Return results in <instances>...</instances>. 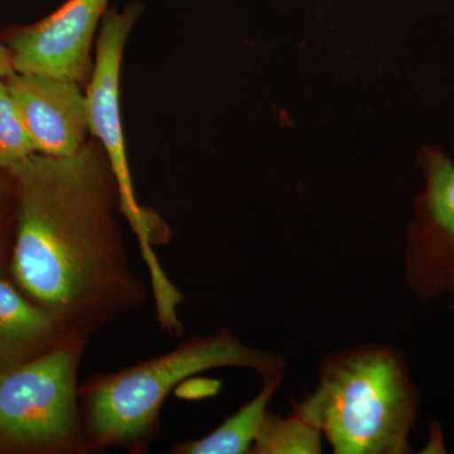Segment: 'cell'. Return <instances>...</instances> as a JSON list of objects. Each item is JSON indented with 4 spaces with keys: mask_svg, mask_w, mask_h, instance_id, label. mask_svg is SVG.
<instances>
[{
    "mask_svg": "<svg viewBox=\"0 0 454 454\" xmlns=\"http://www.w3.org/2000/svg\"><path fill=\"white\" fill-rule=\"evenodd\" d=\"M7 172L14 197L11 273L27 297L89 336L145 303V284L131 271L116 220L121 191L97 139L71 157L35 153Z\"/></svg>",
    "mask_w": 454,
    "mask_h": 454,
    "instance_id": "obj_1",
    "label": "cell"
},
{
    "mask_svg": "<svg viewBox=\"0 0 454 454\" xmlns=\"http://www.w3.org/2000/svg\"><path fill=\"white\" fill-rule=\"evenodd\" d=\"M14 74L13 61H12V53L8 47L0 44V76L7 77Z\"/></svg>",
    "mask_w": 454,
    "mask_h": 454,
    "instance_id": "obj_13",
    "label": "cell"
},
{
    "mask_svg": "<svg viewBox=\"0 0 454 454\" xmlns=\"http://www.w3.org/2000/svg\"><path fill=\"white\" fill-rule=\"evenodd\" d=\"M5 80L38 154L64 158L82 151L90 134L82 83L18 73Z\"/></svg>",
    "mask_w": 454,
    "mask_h": 454,
    "instance_id": "obj_8",
    "label": "cell"
},
{
    "mask_svg": "<svg viewBox=\"0 0 454 454\" xmlns=\"http://www.w3.org/2000/svg\"><path fill=\"white\" fill-rule=\"evenodd\" d=\"M35 153L7 80L0 76V170H8Z\"/></svg>",
    "mask_w": 454,
    "mask_h": 454,
    "instance_id": "obj_12",
    "label": "cell"
},
{
    "mask_svg": "<svg viewBox=\"0 0 454 454\" xmlns=\"http://www.w3.org/2000/svg\"><path fill=\"white\" fill-rule=\"evenodd\" d=\"M85 334L0 278V373L11 372ZM89 336V334H88Z\"/></svg>",
    "mask_w": 454,
    "mask_h": 454,
    "instance_id": "obj_9",
    "label": "cell"
},
{
    "mask_svg": "<svg viewBox=\"0 0 454 454\" xmlns=\"http://www.w3.org/2000/svg\"><path fill=\"white\" fill-rule=\"evenodd\" d=\"M426 178L409 227L406 279L430 301L454 293V163L441 149L424 146L418 158Z\"/></svg>",
    "mask_w": 454,
    "mask_h": 454,
    "instance_id": "obj_6",
    "label": "cell"
},
{
    "mask_svg": "<svg viewBox=\"0 0 454 454\" xmlns=\"http://www.w3.org/2000/svg\"><path fill=\"white\" fill-rule=\"evenodd\" d=\"M247 367L262 379L284 372L279 355L249 348L229 331L193 337L138 365L98 373L80 385L82 422L92 450L143 453L160 430L164 400L182 381L207 370Z\"/></svg>",
    "mask_w": 454,
    "mask_h": 454,
    "instance_id": "obj_3",
    "label": "cell"
},
{
    "mask_svg": "<svg viewBox=\"0 0 454 454\" xmlns=\"http://www.w3.org/2000/svg\"><path fill=\"white\" fill-rule=\"evenodd\" d=\"M109 0H67L49 17L11 35L14 73L83 83L92 71L91 49Z\"/></svg>",
    "mask_w": 454,
    "mask_h": 454,
    "instance_id": "obj_7",
    "label": "cell"
},
{
    "mask_svg": "<svg viewBox=\"0 0 454 454\" xmlns=\"http://www.w3.org/2000/svg\"><path fill=\"white\" fill-rule=\"evenodd\" d=\"M7 195V182L4 177L0 175V270L3 268V262H4V254H3V230H2V217H3V205H4V197Z\"/></svg>",
    "mask_w": 454,
    "mask_h": 454,
    "instance_id": "obj_14",
    "label": "cell"
},
{
    "mask_svg": "<svg viewBox=\"0 0 454 454\" xmlns=\"http://www.w3.org/2000/svg\"><path fill=\"white\" fill-rule=\"evenodd\" d=\"M142 12L138 2L122 11L110 9L106 12L98 31L95 62L85 97L90 136L100 143L109 158L121 191V215L138 238L143 258L151 270L153 291L162 294L168 292L173 284L158 262L153 247L168 239L169 230L157 215L143 208L137 201L125 151L121 110L122 56L131 29Z\"/></svg>",
    "mask_w": 454,
    "mask_h": 454,
    "instance_id": "obj_5",
    "label": "cell"
},
{
    "mask_svg": "<svg viewBox=\"0 0 454 454\" xmlns=\"http://www.w3.org/2000/svg\"><path fill=\"white\" fill-rule=\"evenodd\" d=\"M419 394L397 349L372 345L325 358L316 390L293 411L321 430L336 454L411 453Z\"/></svg>",
    "mask_w": 454,
    "mask_h": 454,
    "instance_id": "obj_2",
    "label": "cell"
},
{
    "mask_svg": "<svg viewBox=\"0 0 454 454\" xmlns=\"http://www.w3.org/2000/svg\"><path fill=\"white\" fill-rule=\"evenodd\" d=\"M88 334L0 373V453H92L77 381Z\"/></svg>",
    "mask_w": 454,
    "mask_h": 454,
    "instance_id": "obj_4",
    "label": "cell"
},
{
    "mask_svg": "<svg viewBox=\"0 0 454 454\" xmlns=\"http://www.w3.org/2000/svg\"><path fill=\"white\" fill-rule=\"evenodd\" d=\"M284 372L264 379L258 395L227 418L219 428L197 441H188L173 448L176 454H247L250 452L271 397L280 387Z\"/></svg>",
    "mask_w": 454,
    "mask_h": 454,
    "instance_id": "obj_10",
    "label": "cell"
},
{
    "mask_svg": "<svg viewBox=\"0 0 454 454\" xmlns=\"http://www.w3.org/2000/svg\"><path fill=\"white\" fill-rule=\"evenodd\" d=\"M321 430L306 418L292 411L280 417L267 411L250 454H318L322 453Z\"/></svg>",
    "mask_w": 454,
    "mask_h": 454,
    "instance_id": "obj_11",
    "label": "cell"
}]
</instances>
